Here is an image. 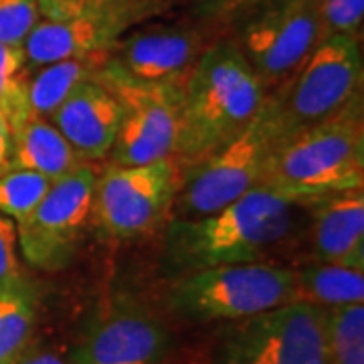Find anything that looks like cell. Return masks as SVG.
I'll use <instances>...</instances> for the list:
<instances>
[{
    "mask_svg": "<svg viewBox=\"0 0 364 364\" xmlns=\"http://www.w3.org/2000/svg\"><path fill=\"white\" fill-rule=\"evenodd\" d=\"M213 364H328V310L294 301L225 322Z\"/></svg>",
    "mask_w": 364,
    "mask_h": 364,
    "instance_id": "obj_6",
    "label": "cell"
},
{
    "mask_svg": "<svg viewBox=\"0 0 364 364\" xmlns=\"http://www.w3.org/2000/svg\"><path fill=\"white\" fill-rule=\"evenodd\" d=\"M154 11V0H138L126 6L87 11L61 21L41 18L23 43L26 65L33 71L63 59L104 55L122 35L130 31L132 25L140 23Z\"/></svg>",
    "mask_w": 364,
    "mask_h": 364,
    "instance_id": "obj_13",
    "label": "cell"
},
{
    "mask_svg": "<svg viewBox=\"0 0 364 364\" xmlns=\"http://www.w3.org/2000/svg\"><path fill=\"white\" fill-rule=\"evenodd\" d=\"M13 162V132L6 116L0 112V174L11 168Z\"/></svg>",
    "mask_w": 364,
    "mask_h": 364,
    "instance_id": "obj_30",
    "label": "cell"
},
{
    "mask_svg": "<svg viewBox=\"0 0 364 364\" xmlns=\"http://www.w3.org/2000/svg\"><path fill=\"white\" fill-rule=\"evenodd\" d=\"M51 181L39 172L9 168L0 174V213L14 223L28 217L49 191Z\"/></svg>",
    "mask_w": 364,
    "mask_h": 364,
    "instance_id": "obj_23",
    "label": "cell"
},
{
    "mask_svg": "<svg viewBox=\"0 0 364 364\" xmlns=\"http://www.w3.org/2000/svg\"><path fill=\"white\" fill-rule=\"evenodd\" d=\"M261 0H193V14L207 23H227L249 11Z\"/></svg>",
    "mask_w": 364,
    "mask_h": 364,
    "instance_id": "obj_27",
    "label": "cell"
},
{
    "mask_svg": "<svg viewBox=\"0 0 364 364\" xmlns=\"http://www.w3.org/2000/svg\"><path fill=\"white\" fill-rule=\"evenodd\" d=\"M312 207L314 261L364 267V188L306 203Z\"/></svg>",
    "mask_w": 364,
    "mask_h": 364,
    "instance_id": "obj_16",
    "label": "cell"
},
{
    "mask_svg": "<svg viewBox=\"0 0 364 364\" xmlns=\"http://www.w3.org/2000/svg\"><path fill=\"white\" fill-rule=\"evenodd\" d=\"M13 364H71L63 352L51 344L31 342L26 350Z\"/></svg>",
    "mask_w": 364,
    "mask_h": 364,
    "instance_id": "obj_29",
    "label": "cell"
},
{
    "mask_svg": "<svg viewBox=\"0 0 364 364\" xmlns=\"http://www.w3.org/2000/svg\"><path fill=\"white\" fill-rule=\"evenodd\" d=\"M90 2V11H105V9H117V6H126L138 0H87Z\"/></svg>",
    "mask_w": 364,
    "mask_h": 364,
    "instance_id": "obj_31",
    "label": "cell"
},
{
    "mask_svg": "<svg viewBox=\"0 0 364 364\" xmlns=\"http://www.w3.org/2000/svg\"><path fill=\"white\" fill-rule=\"evenodd\" d=\"M328 364H364V304L328 308Z\"/></svg>",
    "mask_w": 364,
    "mask_h": 364,
    "instance_id": "obj_22",
    "label": "cell"
},
{
    "mask_svg": "<svg viewBox=\"0 0 364 364\" xmlns=\"http://www.w3.org/2000/svg\"><path fill=\"white\" fill-rule=\"evenodd\" d=\"M97 172L87 162L51 182L35 210L16 225L18 249L33 267L55 272L65 267L83 227L93 215Z\"/></svg>",
    "mask_w": 364,
    "mask_h": 364,
    "instance_id": "obj_10",
    "label": "cell"
},
{
    "mask_svg": "<svg viewBox=\"0 0 364 364\" xmlns=\"http://www.w3.org/2000/svg\"><path fill=\"white\" fill-rule=\"evenodd\" d=\"M304 207L259 184L208 215L172 219L166 229V257L181 273L267 261V253L294 235Z\"/></svg>",
    "mask_w": 364,
    "mask_h": 364,
    "instance_id": "obj_1",
    "label": "cell"
},
{
    "mask_svg": "<svg viewBox=\"0 0 364 364\" xmlns=\"http://www.w3.org/2000/svg\"><path fill=\"white\" fill-rule=\"evenodd\" d=\"M28 75L23 47L0 43V112L9 119L13 134L31 117L26 107Z\"/></svg>",
    "mask_w": 364,
    "mask_h": 364,
    "instance_id": "obj_21",
    "label": "cell"
},
{
    "mask_svg": "<svg viewBox=\"0 0 364 364\" xmlns=\"http://www.w3.org/2000/svg\"><path fill=\"white\" fill-rule=\"evenodd\" d=\"M207 47V37L193 26H144L122 35L102 67L144 83L184 81Z\"/></svg>",
    "mask_w": 364,
    "mask_h": 364,
    "instance_id": "obj_14",
    "label": "cell"
},
{
    "mask_svg": "<svg viewBox=\"0 0 364 364\" xmlns=\"http://www.w3.org/2000/svg\"><path fill=\"white\" fill-rule=\"evenodd\" d=\"M37 2H39L41 16L51 21H61L90 11L87 0H37Z\"/></svg>",
    "mask_w": 364,
    "mask_h": 364,
    "instance_id": "obj_28",
    "label": "cell"
},
{
    "mask_svg": "<svg viewBox=\"0 0 364 364\" xmlns=\"http://www.w3.org/2000/svg\"><path fill=\"white\" fill-rule=\"evenodd\" d=\"M172 350L166 322L148 306L117 298L93 316L69 356L71 364H162Z\"/></svg>",
    "mask_w": 364,
    "mask_h": 364,
    "instance_id": "obj_12",
    "label": "cell"
},
{
    "mask_svg": "<svg viewBox=\"0 0 364 364\" xmlns=\"http://www.w3.org/2000/svg\"><path fill=\"white\" fill-rule=\"evenodd\" d=\"M298 203L364 186L363 95L338 114L286 136L275 148L265 178Z\"/></svg>",
    "mask_w": 364,
    "mask_h": 364,
    "instance_id": "obj_3",
    "label": "cell"
},
{
    "mask_svg": "<svg viewBox=\"0 0 364 364\" xmlns=\"http://www.w3.org/2000/svg\"><path fill=\"white\" fill-rule=\"evenodd\" d=\"M267 97L259 77L231 39L208 43L182 83L176 154L196 162L229 142Z\"/></svg>",
    "mask_w": 364,
    "mask_h": 364,
    "instance_id": "obj_2",
    "label": "cell"
},
{
    "mask_svg": "<svg viewBox=\"0 0 364 364\" xmlns=\"http://www.w3.org/2000/svg\"><path fill=\"white\" fill-rule=\"evenodd\" d=\"M41 18L37 0H0V43L23 47Z\"/></svg>",
    "mask_w": 364,
    "mask_h": 364,
    "instance_id": "obj_24",
    "label": "cell"
},
{
    "mask_svg": "<svg viewBox=\"0 0 364 364\" xmlns=\"http://www.w3.org/2000/svg\"><path fill=\"white\" fill-rule=\"evenodd\" d=\"M363 37L322 39L277 95L287 136L324 122L363 95Z\"/></svg>",
    "mask_w": 364,
    "mask_h": 364,
    "instance_id": "obj_9",
    "label": "cell"
},
{
    "mask_svg": "<svg viewBox=\"0 0 364 364\" xmlns=\"http://www.w3.org/2000/svg\"><path fill=\"white\" fill-rule=\"evenodd\" d=\"M112 91L122 105L112 164L140 166L174 158L181 134L182 83H144L100 65L93 75Z\"/></svg>",
    "mask_w": 364,
    "mask_h": 364,
    "instance_id": "obj_8",
    "label": "cell"
},
{
    "mask_svg": "<svg viewBox=\"0 0 364 364\" xmlns=\"http://www.w3.org/2000/svg\"><path fill=\"white\" fill-rule=\"evenodd\" d=\"M287 136L279 114L277 95L272 93L249 122L229 142L193 162L182 182L181 196H174L176 217L193 219L237 200L259 186L275 148Z\"/></svg>",
    "mask_w": 364,
    "mask_h": 364,
    "instance_id": "obj_4",
    "label": "cell"
},
{
    "mask_svg": "<svg viewBox=\"0 0 364 364\" xmlns=\"http://www.w3.org/2000/svg\"><path fill=\"white\" fill-rule=\"evenodd\" d=\"M79 164H83V160L47 117L31 116L13 134L11 168L33 170L53 182Z\"/></svg>",
    "mask_w": 364,
    "mask_h": 364,
    "instance_id": "obj_17",
    "label": "cell"
},
{
    "mask_svg": "<svg viewBox=\"0 0 364 364\" xmlns=\"http://www.w3.org/2000/svg\"><path fill=\"white\" fill-rule=\"evenodd\" d=\"M176 195L174 158L140 166L112 164L104 174H97L93 213L107 235L132 239L152 231L168 213Z\"/></svg>",
    "mask_w": 364,
    "mask_h": 364,
    "instance_id": "obj_11",
    "label": "cell"
},
{
    "mask_svg": "<svg viewBox=\"0 0 364 364\" xmlns=\"http://www.w3.org/2000/svg\"><path fill=\"white\" fill-rule=\"evenodd\" d=\"M83 162L109 156L116 142L122 105L97 79L83 81L47 117Z\"/></svg>",
    "mask_w": 364,
    "mask_h": 364,
    "instance_id": "obj_15",
    "label": "cell"
},
{
    "mask_svg": "<svg viewBox=\"0 0 364 364\" xmlns=\"http://www.w3.org/2000/svg\"><path fill=\"white\" fill-rule=\"evenodd\" d=\"M25 282L18 265V237L13 219L0 213V296Z\"/></svg>",
    "mask_w": 364,
    "mask_h": 364,
    "instance_id": "obj_26",
    "label": "cell"
},
{
    "mask_svg": "<svg viewBox=\"0 0 364 364\" xmlns=\"http://www.w3.org/2000/svg\"><path fill=\"white\" fill-rule=\"evenodd\" d=\"M39 320V296L23 282L0 296V364H13L33 342Z\"/></svg>",
    "mask_w": 364,
    "mask_h": 364,
    "instance_id": "obj_20",
    "label": "cell"
},
{
    "mask_svg": "<svg viewBox=\"0 0 364 364\" xmlns=\"http://www.w3.org/2000/svg\"><path fill=\"white\" fill-rule=\"evenodd\" d=\"M105 55V53H104ZM104 55L63 59L31 71L26 81L28 116L49 117L83 81L93 79L104 61Z\"/></svg>",
    "mask_w": 364,
    "mask_h": 364,
    "instance_id": "obj_19",
    "label": "cell"
},
{
    "mask_svg": "<svg viewBox=\"0 0 364 364\" xmlns=\"http://www.w3.org/2000/svg\"><path fill=\"white\" fill-rule=\"evenodd\" d=\"M298 301L320 308L364 304V267L310 261L294 267Z\"/></svg>",
    "mask_w": 364,
    "mask_h": 364,
    "instance_id": "obj_18",
    "label": "cell"
},
{
    "mask_svg": "<svg viewBox=\"0 0 364 364\" xmlns=\"http://www.w3.org/2000/svg\"><path fill=\"white\" fill-rule=\"evenodd\" d=\"M298 301L294 267L272 261L181 273L166 294L170 312L188 322H235Z\"/></svg>",
    "mask_w": 364,
    "mask_h": 364,
    "instance_id": "obj_5",
    "label": "cell"
},
{
    "mask_svg": "<svg viewBox=\"0 0 364 364\" xmlns=\"http://www.w3.org/2000/svg\"><path fill=\"white\" fill-rule=\"evenodd\" d=\"M326 37L352 35L363 37L364 0H316Z\"/></svg>",
    "mask_w": 364,
    "mask_h": 364,
    "instance_id": "obj_25",
    "label": "cell"
},
{
    "mask_svg": "<svg viewBox=\"0 0 364 364\" xmlns=\"http://www.w3.org/2000/svg\"><path fill=\"white\" fill-rule=\"evenodd\" d=\"M237 49L267 95L279 93L316 45L326 39L316 0H261L233 18Z\"/></svg>",
    "mask_w": 364,
    "mask_h": 364,
    "instance_id": "obj_7",
    "label": "cell"
}]
</instances>
